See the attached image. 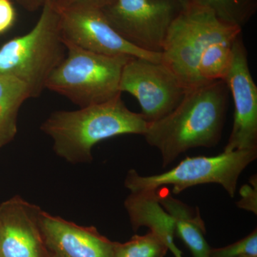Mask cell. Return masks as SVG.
<instances>
[{"instance_id": "cell-1", "label": "cell", "mask_w": 257, "mask_h": 257, "mask_svg": "<svg viewBox=\"0 0 257 257\" xmlns=\"http://www.w3.org/2000/svg\"><path fill=\"white\" fill-rule=\"evenodd\" d=\"M224 80L204 83L187 91L168 114L149 123L143 135L160 151L162 167L170 165L184 152L197 147L210 148L220 140L229 102Z\"/></svg>"}, {"instance_id": "cell-2", "label": "cell", "mask_w": 257, "mask_h": 257, "mask_svg": "<svg viewBox=\"0 0 257 257\" xmlns=\"http://www.w3.org/2000/svg\"><path fill=\"white\" fill-rule=\"evenodd\" d=\"M149 123L130 110L120 95L74 111H57L41 125L53 142L57 156L72 164L89 163L92 150L104 140L123 135H145Z\"/></svg>"}, {"instance_id": "cell-3", "label": "cell", "mask_w": 257, "mask_h": 257, "mask_svg": "<svg viewBox=\"0 0 257 257\" xmlns=\"http://www.w3.org/2000/svg\"><path fill=\"white\" fill-rule=\"evenodd\" d=\"M66 55L60 13L54 1L48 2L31 31L0 48V77L18 79L28 88L30 98L38 97Z\"/></svg>"}, {"instance_id": "cell-4", "label": "cell", "mask_w": 257, "mask_h": 257, "mask_svg": "<svg viewBox=\"0 0 257 257\" xmlns=\"http://www.w3.org/2000/svg\"><path fill=\"white\" fill-rule=\"evenodd\" d=\"M241 32L242 29L224 23L205 7L185 1L166 35L161 63L188 90L202 84L197 67L208 47L234 40Z\"/></svg>"}, {"instance_id": "cell-5", "label": "cell", "mask_w": 257, "mask_h": 257, "mask_svg": "<svg viewBox=\"0 0 257 257\" xmlns=\"http://www.w3.org/2000/svg\"><path fill=\"white\" fill-rule=\"evenodd\" d=\"M64 44L67 55L51 74L46 89L79 108L105 102L121 94V72L130 57L100 55Z\"/></svg>"}, {"instance_id": "cell-6", "label": "cell", "mask_w": 257, "mask_h": 257, "mask_svg": "<svg viewBox=\"0 0 257 257\" xmlns=\"http://www.w3.org/2000/svg\"><path fill=\"white\" fill-rule=\"evenodd\" d=\"M256 157L257 149L223 151L213 157H187L170 170L159 175L143 176L136 170H130L124 186L130 192H157L170 186L172 193L177 194L194 186L217 184L234 197L239 176Z\"/></svg>"}, {"instance_id": "cell-7", "label": "cell", "mask_w": 257, "mask_h": 257, "mask_svg": "<svg viewBox=\"0 0 257 257\" xmlns=\"http://www.w3.org/2000/svg\"><path fill=\"white\" fill-rule=\"evenodd\" d=\"M183 5L178 0H110L100 9L126 41L161 53L169 28Z\"/></svg>"}, {"instance_id": "cell-8", "label": "cell", "mask_w": 257, "mask_h": 257, "mask_svg": "<svg viewBox=\"0 0 257 257\" xmlns=\"http://www.w3.org/2000/svg\"><path fill=\"white\" fill-rule=\"evenodd\" d=\"M57 8L64 43L103 55L161 62L162 54L142 50L123 38L100 8L84 5Z\"/></svg>"}, {"instance_id": "cell-9", "label": "cell", "mask_w": 257, "mask_h": 257, "mask_svg": "<svg viewBox=\"0 0 257 257\" xmlns=\"http://www.w3.org/2000/svg\"><path fill=\"white\" fill-rule=\"evenodd\" d=\"M119 90L138 99L141 114L151 123L173 110L187 89L161 62L130 58L121 72Z\"/></svg>"}, {"instance_id": "cell-10", "label": "cell", "mask_w": 257, "mask_h": 257, "mask_svg": "<svg viewBox=\"0 0 257 257\" xmlns=\"http://www.w3.org/2000/svg\"><path fill=\"white\" fill-rule=\"evenodd\" d=\"M224 81L234 104V124L224 152L257 149V87L241 34L233 42L232 61Z\"/></svg>"}, {"instance_id": "cell-11", "label": "cell", "mask_w": 257, "mask_h": 257, "mask_svg": "<svg viewBox=\"0 0 257 257\" xmlns=\"http://www.w3.org/2000/svg\"><path fill=\"white\" fill-rule=\"evenodd\" d=\"M41 210L18 195L0 204V257H50L39 223Z\"/></svg>"}, {"instance_id": "cell-12", "label": "cell", "mask_w": 257, "mask_h": 257, "mask_svg": "<svg viewBox=\"0 0 257 257\" xmlns=\"http://www.w3.org/2000/svg\"><path fill=\"white\" fill-rule=\"evenodd\" d=\"M40 230L47 249L57 257H114L115 241L94 226H80L41 210Z\"/></svg>"}, {"instance_id": "cell-13", "label": "cell", "mask_w": 257, "mask_h": 257, "mask_svg": "<svg viewBox=\"0 0 257 257\" xmlns=\"http://www.w3.org/2000/svg\"><path fill=\"white\" fill-rule=\"evenodd\" d=\"M124 207L133 231L146 226L160 236L168 245L175 246V222L159 201L158 193L153 191L130 192L124 201Z\"/></svg>"}, {"instance_id": "cell-14", "label": "cell", "mask_w": 257, "mask_h": 257, "mask_svg": "<svg viewBox=\"0 0 257 257\" xmlns=\"http://www.w3.org/2000/svg\"><path fill=\"white\" fill-rule=\"evenodd\" d=\"M162 207L175 222V235L190 250L194 257H209L211 247L205 239L206 228L198 208H192L171 194L159 195Z\"/></svg>"}, {"instance_id": "cell-15", "label": "cell", "mask_w": 257, "mask_h": 257, "mask_svg": "<svg viewBox=\"0 0 257 257\" xmlns=\"http://www.w3.org/2000/svg\"><path fill=\"white\" fill-rule=\"evenodd\" d=\"M28 99V88L23 82L14 77H0V148L15 138L19 110Z\"/></svg>"}, {"instance_id": "cell-16", "label": "cell", "mask_w": 257, "mask_h": 257, "mask_svg": "<svg viewBox=\"0 0 257 257\" xmlns=\"http://www.w3.org/2000/svg\"><path fill=\"white\" fill-rule=\"evenodd\" d=\"M234 40L214 42L203 53L197 67L202 84L224 80L231 67Z\"/></svg>"}, {"instance_id": "cell-17", "label": "cell", "mask_w": 257, "mask_h": 257, "mask_svg": "<svg viewBox=\"0 0 257 257\" xmlns=\"http://www.w3.org/2000/svg\"><path fill=\"white\" fill-rule=\"evenodd\" d=\"M211 10L228 25L243 29L256 14L257 0H184Z\"/></svg>"}, {"instance_id": "cell-18", "label": "cell", "mask_w": 257, "mask_h": 257, "mask_svg": "<svg viewBox=\"0 0 257 257\" xmlns=\"http://www.w3.org/2000/svg\"><path fill=\"white\" fill-rule=\"evenodd\" d=\"M169 250L165 240L156 233L135 235L124 243L115 241L114 257H165Z\"/></svg>"}, {"instance_id": "cell-19", "label": "cell", "mask_w": 257, "mask_h": 257, "mask_svg": "<svg viewBox=\"0 0 257 257\" xmlns=\"http://www.w3.org/2000/svg\"><path fill=\"white\" fill-rule=\"evenodd\" d=\"M257 256V230L243 239L220 248H211L209 257Z\"/></svg>"}, {"instance_id": "cell-20", "label": "cell", "mask_w": 257, "mask_h": 257, "mask_svg": "<svg viewBox=\"0 0 257 257\" xmlns=\"http://www.w3.org/2000/svg\"><path fill=\"white\" fill-rule=\"evenodd\" d=\"M251 185L246 184L240 190L241 199L236 203L238 207L255 213L257 211V182L256 177H253L250 181Z\"/></svg>"}, {"instance_id": "cell-21", "label": "cell", "mask_w": 257, "mask_h": 257, "mask_svg": "<svg viewBox=\"0 0 257 257\" xmlns=\"http://www.w3.org/2000/svg\"><path fill=\"white\" fill-rule=\"evenodd\" d=\"M15 20V11L10 0H0V34L9 30Z\"/></svg>"}, {"instance_id": "cell-22", "label": "cell", "mask_w": 257, "mask_h": 257, "mask_svg": "<svg viewBox=\"0 0 257 257\" xmlns=\"http://www.w3.org/2000/svg\"><path fill=\"white\" fill-rule=\"evenodd\" d=\"M109 1L110 0H55L54 3L60 8L72 6V5H84L101 8L105 6Z\"/></svg>"}, {"instance_id": "cell-23", "label": "cell", "mask_w": 257, "mask_h": 257, "mask_svg": "<svg viewBox=\"0 0 257 257\" xmlns=\"http://www.w3.org/2000/svg\"><path fill=\"white\" fill-rule=\"evenodd\" d=\"M25 9L33 11V10L42 8L48 2L55 0H17Z\"/></svg>"}, {"instance_id": "cell-24", "label": "cell", "mask_w": 257, "mask_h": 257, "mask_svg": "<svg viewBox=\"0 0 257 257\" xmlns=\"http://www.w3.org/2000/svg\"><path fill=\"white\" fill-rule=\"evenodd\" d=\"M170 251L171 252L173 253V255L175 256V257H183L182 256V251L179 250V248L177 247V246H175L174 247L171 248Z\"/></svg>"}, {"instance_id": "cell-25", "label": "cell", "mask_w": 257, "mask_h": 257, "mask_svg": "<svg viewBox=\"0 0 257 257\" xmlns=\"http://www.w3.org/2000/svg\"><path fill=\"white\" fill-rule=\"evenodd\" d=\"M178 1L179 2V3H182V4H184V3H185V1H184V0H178Z\"/></svg>"}, {"instance_id": "cell-26", "label": "cell", "mask_w": 257, "mask_h": 257, "mask_svg": "<svg viewBox=\"0 0 257 257\" xmlns=\"http://www.w3.org/2000/svg\"><path fill=\"white\" fill-rule=\"evenodd\" d=\"M50 257H57V256H55V255L52 254V253H50Z\"/></svg>"}, {"instance_id": "cell-27", "label": "cell", "mask_w": 257, "mask_h": 257, "mask_svg": "<svg viewBox=\"0 0 257 257\" xmlns=\"http://www.w3.org/2000/svg\"><path fill=\"white\" fill-rule=\"evenodd\" d=\"M242 257H257V256H242Z\"/></svg>"}]
</instances>
